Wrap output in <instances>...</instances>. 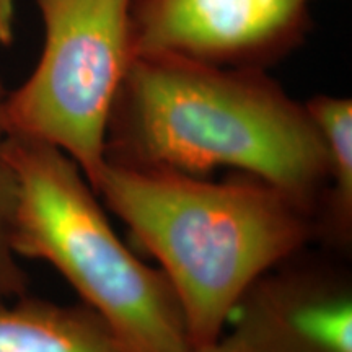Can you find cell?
<instances>
[{
    "label": "cell",
    "mask_w": 352,
    "mask_h": 352,
    "mask_svg": "<svg viewBox=\"0 0 352 352\" xmlns=\"http://www.w3.org/2000/svg\"><path fill=\"white\" fill-rule=\"evenodd\" d=\"M6 98V91H3L2 88V83H0V107H2V101ZM0 129H2V126H0Z\"/></svg>",
    "instance_id": "obj_12"
},
{
    "label": "cell",
    "mask_w": 352,
    "mask_h": 352,
    "mask_svg": "<svg viewBox=\"0 0 352 352\" xmlns=\"http://www.w3.org/2000/svg\"><path fill=\"white\" fill-rule=\"evenodd\" d=\"M184 352H245V351L241 349L235 341L226 336V338H220V340H217L215 342H210V344L188 347Z\"/></svg>",
    "instance_id": "obj_11"
},
{
    "label": "cell",
    "mask_w": 352,
    "mask_h": 352,
    "mask_svg": "<svg viewBox=\"0 0 352 352\" xmlns=\"http://www.w3.org/2000/svg\"><path fill=\"white\" fill-rule=\"evenodd\" d=\"M328 153L327 188L315 210V241L341 254L352 243V103L318 95L305 103Z\"/></svg>",
    "instance_id": "obj_8"
},
{
    "label": "cell",
    "mask_w": 352,
    "mask_h": 352,
    "mask_svg": "<svg viewBox=\"0 0 352 352\" xmlns=\"http://www.w3.org/2000/svg\"><path fill=\"white\" fill-rule=\"evenodd\" d=\"M308 246L253 280L228 338L245 352H352V276L333 252Z\"/></svg>",
    "instance_id": "obj_6"
},
{
    "label": "cell",
    "mask_w": 352,
    "mask_h": 352,
    "mask_svg": "<svg viewBox=\"0 0 352 352\" xmlns=\"http://www.w3.org/2000/svg\"><path fill=\"white\" fill-rule=\"evenodd\" d=\"M6 303H0V352H126L85 303L60 305L26 296Z\"/></svg>",
    "instance_id": "obj_7"
},
{
    "label": "cell",
    "mask_w": 352,
    "mask_h": 352,
    "mask_svg": "<svg viewBox=\"0 0 352 352\" xmlns=\"http://www.w3.org/2000/svg\"><path fill=\"white\" fill-rule=\"evenodd\" d=\"M308 0H132L131 54L266 69L303 41Z\"/></svg>",
    "instance_id": "obj_5"
},
{
    "label": "cell",
    "mask_w": 352,
    "mask_h": 352,
    "mask_svg": "<svg viewBox=\"0 0 352 352\" xmlns=\"http://www.w3.org/2000/svg\"><path fill=\"white\" fill-rule=\"evenodd\" d=\"M13 208H15V178L6 158L0 153V303L26 296L28 289V276L20 267L19 256L12 248Z\"/></svg>",
    "instance_id": "obj_9"
},
{
    "label": "cell",
    "mask_w": 352,
    "mask_h": 352,
    "mask_svg": "<svg viewBox=\"0 0 352 352\" xmlns=\"http://www.w3.org/2000/svg\"><path fill=\"white\" fill-rule=\"evenodd\" d=\"M104 160L201 178L227 166L279 188L314 217L328 178L327 147L305 104L266 70L164 54L131 59Z\"/></svg>",
    "instance_id": "obj_1"
},
{
    "label": "cell",
    "mask_w": 352,
    "mask_h": 352,
    "mask_svg": "<svg viewBox=\"0 0 352 352\" xmlns=\"http://www.w3.org/2000/svg\"><path fill=\"white\" fill-rule=\"evenodd\" d=\"M0 153L15 178L10 240L16 256L52 264L126 352L191 347L166 276L122 243L80 166L54 145L15 132H3Z\"/></svg>",
    "instance_id": "obj_3"
},
{
    "label": "cell",
    "mask_w": 352,
    "mask_h": 352,
    "mask_svg": "<svg viewBox=\"0 0 352 352\" xmlns=\"http://www.w3.org/2000/svg\"><path fill=\"white\" fill-rule=\"evenodd\" d=\"M13 0H0V43L12 41Z\"/></svg>",
    "instance_id": "obj_10"
},
{
    "label": "cell",
    "mask_w": 352,
    "mask_h": 352,
    "mask_svg": "<svg viewBox=\"0 0 352 352\" xmlns=\"http://www.w3.org/2000/svg\"><path fill=\"white\" fill-rule=\"evenodd\" d=\"M132 0H38L44 47L32 77L6 95L3 132L60 148L94 183L104 164L109 111L132 54Z\"/></svg>",
    "instance_id": "obj_4"
},
{
    "label": "cell",
    "mask_w": 352,
    "mask_h": 352,
    "mask_svg": "<svg viewBox=\"0 0 352 352\" xmlns=\"http://www.w3.org/2000/svg\"><path fill=\"white\" fill-rule=\"evenodd\" d=\"M91 188L160 263L191 347L220 340L245 289L315 241L314 215L240 171L215 183L104 160Z\"/></svg>",
    "instance_id": "obj_2"
}]
</instances>
